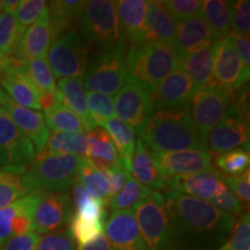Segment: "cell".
Segmentation results:
<instances>
[{"mask_svg":"<svg viewBox=\"0 0 250 250\" xmlns=\"http://www.w3.org/2000/svg\"><path fill=\"white\" fill-rule=\"evenodd\" d=\"M164 199L175 241L183 237L196 246H217L232 233L234 218L210 202L174 191H166Z\"/></svg>","mask_w":250,"mask_h":250,"instance_id":"cell-1","label":"cell"},{"mask_svg":"<svg viewBox=\"0 0 250 250\" xmlns=\"http://www.w3.org/2000/svg\"><path fill=\"white\" fill-rule=\"evenodd\" d=\"M139 139L153 154L189 149L208 151L205 140L190 118L189 108L154 110L139 132Z\"/></svg>","mask_w":250,"mask_h":250,"instance_id":"cell-2","label":"cell"},{"mask_svg":"<svg viewBox=\"0 0 250 250\" xmlns=\"http://www.w3.org/2000/svg\"><path fill=\"white\" fill-rule=\"evenodd\" d=\"M126 83L140 87L152 95L156 87L180 68V57L171 45L145 42L130 46L125 55Z\"/></svg>","mask_w":250,"mask_h":250,"instance_id":"cell-3","label":"cell"},{"mask_svg":"<svg viewBox=\"0 0 250 250\" xmlns=\"http://www.w3.org/2000/svg\"><path fill=\"white\" fill-rule=\"evenodd\" d=\"M83 158L40 153L24 170L22 175L24 187L29 193L67 192L78 181Z\"/></svg>","mask_w":250,"mask_h":250,"instance_id":"cell-4","label":"cell"},{"mask_svg":"<svg viewBox=\"0 0 250 250\" xmlns=\"http://www.w3.org/2000/svg\"><path fill=\"white\" fill-rule=\"evenodd\" d=\"M81 39L101 50L126 48V39L118 20L116 1H86L78 20Z\"/></svg>","mask_w":250,"mask_h":250,"instance_id":"cell-5","label":"cell"},{"mask_svg":"<svg viewBox=\"0 0 250 250\" xmlns=\"http://www.w3.org/2000/svg\"><path fill=\"white\" fill-rule=\"evenodd\" d=\"M134 215L145 250H177L164 196L152 192L134 206Z\"/></svg>","mask_w":250,"mask_h":250,"instance_id":"cell-6","label":"cell"},{"mask_svg":"<svg viewBox=\"0 0 250 250\" xmlns=\"http://www.w3.org/2000/svg\"><path fill=\"white\" fill-rule=\"evenodd\" d=\"M126 80L125 48L101 50L87 64L83 83L87 90L111 96L124 86Z\"/></svg>","mask_w":250,"mask_h":250,"instance_id":"cell-7","label":"cell"},{"mask_svg":"<svg viewBox=\"0 0 250 250\" xmlns=\"http://www.w3.org/2000/svg\"><path fill=\"white\" fill-rule=\"evenodd\" d=\"M235 96V92L224 88L214 80L193 95L189 104V115L205 143L208 133L223 120Z\"/></svg>","mask_w":250,"mask_h":250,"instance_id":"cell-8","label":"cell"},{"mask_svg":"<svg viewBox=\"0 0 250 250\" xmlns=\"http://www.w3.org/2000/svg\"><path fill=\"white\" fill-rule=\"evenodd\" d=\"M88 45L76 29L65 31L50 44L48 62L56 79H83L88 61Z\"/></svg>","mask_w":250,"mask_h":250,"instance_id":"cell-9","label":"cell"},{"mask_svg":"<svg viewBox=\"0 0 250 250\" xmlns=\"http://www.w3.org/2000/svg\"><path fill=\"white\" fill-rule=\"evenodd\" d=\"M206 147L212 154H223L243 147L249 151V125L240 105L234 101L223 120L206 136Z\"/></svg>","mask_w":250,"mask_h":250,"instance_id":"cell-10","label":"cell"},{"mask_svg":"<svg viewBox=\"0 0 250 250\" xmlns=\"http://www.w3.org/2000/svg\"><path fill=\"white\" fill-rule=\"evenodd\" d=\"M37 155L34 144L0 107V168H27Z\"/></svg>","mask_w":250,"mask_h":250,"instance_id":"cell-11","label":"cell"},{"mask_svg":"<svg viewBox=\"0 0 250 250\" xmlns=\"http://www.w3.org/2000/svg\"><path fill=\"white\" fill-rule=\"evenodd\" d=\"M0 85L12 101L31 110H44L56 102L54 96L41 92L14 61L0 78Z\"/></svg>","mask_w":250,"mask_h":250,"instance_id":"cell-12","label":"cell"},{"mask_svg":"<svg viewBox=\"0 0 250 250\" xmlns=\"http://www.w3.org/2000/svg\"><path fill=\"white\" fill-rule=\"evenodd\" d=\"M249 76L250 73L243 67L229 36L215 41L213 56V80L215 83L236 93L237 89L248 83Z\"/></svg>","mask_w":250,"mask_h":250,"instance_id":"cell-13","label":"cell"},{"mask_svg":"<svg viewBox=\"0 0 250 250\" xmlns=\"http://www.w3.org/2000/svg\"><path fill=\"white\" fill-rule=\"evenodd\" d=\"M114 107L118 118L138 133L147 124L154 111L151 95L130 83H126L116 94Z\"/></svg>","mask_w":250,"mask_h":250,"instance_id":"cell-14","label":"cell"},{"mask_svg":"<svg viewBox=\"0 0 250 250\" xmlns=\"http://www.w3.org/2000/svg\"><path fill=\"white\" fill-rule=\"evenodd\" d=\"M72 215V201L66 193H42L34 212L31 230L50 234L67 226Z\"/></svg>","mask_w":250,"mask_h":250,"instance_id":"cell-15","label":"cell"},{"mask_svg":"<svg viewBox=\"0 0 250 250\" xmlns=\"http://www.w3.org/2000/svg\"><path fill=\"white\" fill-rule=\"evenodd\" d=\"M153 158L165 177L217 171L213 166V154L203 149L153 154Z\"/></svg>","mask_w":250,"mask_h":250,"instance_id":"cell-16","label":"cell"},{"mask_svg":"<svg viewBox=\"0 0 250 250\" xmlns=\"http://www.w3.org/2000/svg\"><path fill=\"white\" fill-rule=\"evenodd\" d=\"M41 196L42 193H29L0 210V250L12 237L30 232Z\"/></svg>","mask_w":250,"mask_h":250,"instance_id":"cell-17","label":"cell"},{"mask_svg":"<svg viewBox=\"0 0 250 250\" xmlns=\"http://www.w3.org/2000/svg\"><path fill=\"white\" fill-rule=\"evenodd\" d=\"M0 107L7 112L13 123L35 146L36 152H42L50 137L43 115L39 111L21 107L8 98L0 88Z\"/></svg>","mask_w":250,"mask_h":250,"instance_id":"cell-18","label":"cell"},{"mask_svg":"<svg viewBox=\"0 0 250 250\" xmlns=\"http://www.w3.org/2000/svg\"><path fill=\"white\" fill-rule=\"evenodd\" d=\"M195 95L192 81L181 68L169 74L151 95L154 110L189 108Z\"/></svg>","mask_w":250,"mask_h":250,"instance_id":"cell-19","label":"cell"},{"mask_svg":"<svg viewBox=\"0 0 250 250\" xmlns=\"http://www.w3.org/2000/svg\"><path fill=\"white\" fill-rule=\"evenodd\" d=\"M225 182L218 171H204L192 175H177L166 177L167 191L183 193L206 202H212L220 191Z\"/></svg>","mask_w":250,"mask_h":250,"instance_id":"cell-20","label":"cell"},{"mask_svg":"<svg viewBox=\"0 0 250 250\" xmlns=\"http://www.w3.org/2000/svg\"><path fill=\"white\" fill-rule=\"evenodd\" d=\"M112 250H145L133 210L112 212L104 224Z\"/></svg>","mask_w":250,"mask_h":250,"instance_id":"cell-21","label":"cell"},{"mask_svg":"<svg viewBox=\"0 0 250 250\" xmlns=\"http://www.w3.org/2000/svg\"><path fill=\"white\" fill-rule=\"evenodd\" d=\"M50 44H51V33H50L49 8L46 7L39 20L24 30L13 56V61L15 64L19 65L30 59L46 58Z\"/></svg>","mask_w":250,"mask_h":250,"instance_id":"cell-22","label":"cell"},{"mask_svg":"<svg viewBox=\"0 0 250 250\" xmlns=\"http://www.w3.org/2000/svg\"><path fill=\"white\" fill-rule=\"evenodd\" d=\"M212 42L214 41L212 39L211 31L198 14L177 24L176 34L170 45L177 56L182 58L183 56L191 54Z\"/></svg>","mask_w":250,"mask_h":250,"instance_id":"cell-23","label":"cell"},{"mask_svg":"<svg viewBox=\"0 0 250 250\" xmlns=\"http://www.w3.org/2000/svg\"><path fill=\"white\" fill-rule=\"evenodd\" d=\"M118 20L125 39L132 45L145 43V22L147 14L146 0H120L116 1Z\"/></svg>","mask_w":250,"mask_h":250,"instance_id":"cell-24","label":"cell"},{"mask_svg":"<svg viewBox=\"0 0 250 250\" xmlns=\"http://www.w3.org/2000/svg\"><path fill=\"white\" fill-rule=\"evenodd\" d=\"M214 42L180 58V68L191 79L195 94L213 81Z\"/></svg>","mask_w":250,"mask_h":250,"instance_id":"cell-25","label":"cell"},{"mask_svg":"<svg viewBox=\"0 0 250 250\" xmlns=\"http://www.w3.org/2000/svg\"><path fill=\"white\" fill-rule=\"evenodd\" d=\"M177 23L168 13L164 2L159 0L147 1L145 22V42H158L170 45L176 34Z\"/></svg>","mask_w":250,"mask_h":250,"instance_id":"cell-26","label":"cell"},{"mask_svg":"<svg viewBox=\"0 0 250 250\" xmlns=\"http://www.w3.org/2000/svg\"><path fill=\"white\" fill-rule=\"evenodd\" d=\"M129 174L137 182L149 190L165 189L166 177L156 166L153 154L140 139L137 140L134 147Z\"/></svg>","mask_w":250,"mask_h":250,"instance_id":"cell-27","label":"cell"},{"mask_svg":"<svg viewBox=\"0 0 250 250\" xmlns=\"http://www.w3.org/2000/svg\"><path fill=\"white\" fill-rule=\"evenodd\" d=\"M61 95V103L73 111L83 122L85 132H90L96 127L90 117L86 102V93L83 89V81L80 78H65L59 79L57 86Z\"/></svg>","mask_w":250,"mask_h":250,"instance_id":"cell-28","label":"cell"},{"mask_svg":"<svg viewBox=\"0 0 250 250\" xmlns=\"http://www.w3.org/2000/svg\"><path fill=\"white\" fill-rule=\"evenodd\" d=\"M88 154L87 160L100 170L105 171L112 166L121 164V159L114 143L107 131L102 127H95L87 134Z\"/></svg>","mask_w":250,"mask_h":250,"instance_id":"cell-29","label":"cell"},{"mask_svg":"<svg viewBox=\"0 0 250 250\" xmlns=\"http://www.w3.org/2000/svg\"><path fill=\"white\" fill-rule=\"evenodd\" d=\"M86 1L81 0H57L48 5L50 18L51 43L65 31L70 30L72 24L79 20Z\"/></svg>","mask_w":250,"mask_h":250,"instance_id":"cell-30","label":"cell"},{"mask_svg":"<svg viewBox=\"0 0 250 250\" xmlns=\"http://www.w3.org/2000/svg\"><path fill=\"white\" fill-rule=\"evenodd\" d=\"M114 143L115 147L117 149L118 156H120L123 168L129 173L131 159H132L134 147H136V138H134V130L126 124L125 122L121 121L118 117H112L107 122H104L101 126Z\"/></svg>","mask_w":250,"mask_h":250,"instance_id":"cell-31","label":"cell"},{"mask_svg":"<svg viewBox=\"0 0 250 250\" xmlns=\"http://www.w3.org/2000/svg\"><path fill=\"white\" fill-rule=\"evenodd\" d=\"M199 15L208 24L213 41L227 36L230 29V2L225 0H205Z\"/></svg>","mask_w":250,"mask_h":250,"instance_id":"cell-32","label":"cell"},{"mask_svg":"<svg viewBox=\"0 0 250 250\" xmlns=\"http://www.w3.org/2000/svg\"><path fill=\"white\" fill-rule=\"evenodd\" d=\"M41 154H66L83 156L88 154V142L85 132H54ZM37 153V154H40Z\"/></svg>","mask_w":250,"mask_h":250,"instance_id":"cell-33","label":"cell"},{"mask_svg":"<svg viewBox=\"0 0 250 250\" xmlns=\"http://www.w3.org/2000/svg\"><path fill=\"white\" fill-rule=\"evenodd\" d=\"M19 66L41 92L54 96L56 101L61 103V95L56 85L54 73L46 58L30 59L22 64H19Z\"/></svg>","mask_w":250,"mask_h":250,"instance_id":"cell-34","label":"cell"},{"mask_svg":"<svg viewBox=\"0 0 250 250\" xmlns=\"http://www.w3.org/2000/svg\"><path fill=\"white\" fill-rule=\"evenodd\" d=\"M72 202L74 206V215L90 221H100L104 224L107 218L105 203L94 198L86 191L79 181H77L72 190Z\"/></svg>","mask_w":250,"mask_h":250,"instance_id":"cell-35","label":"cell"},{"mask_svg":"<svg viewBox=\"0 0 250 250\" xmlns=\"http://www.w3.org/2000/svg\"><path fill=\"white\" fill-rule=\"evenodd\" d=\"M43 118L48 129L54 132H85L80 118L57 101L44 109Z\"/></svg>","mask_w":250,"mask_h":250,"instance_id":"cell-36","label":"cell"},{"mask_svg":"<svg viewBox=\"0 0 250 250\" xmlns=\"http://www.w3.org/2000/svg\"><path fill=\"white\" fill-rule=\"evenodd\" d=\"M24 170L26 168L4 167L0 175V210L29 195L22 181Z\"/></svg>","mask_w":250,"mask_h":250,"instance_id":"cell-37","label":"cell"},{"mask_svg":"<svg viewBox=\"0 0 250 250\" xmlns=\"http://www.w3.org/2000/svg\"><path fill=\"white\" fill-rule=\"evenodd\" d=\"M152 192V190L137 182L126 171V181L123 188L120 192L109 199L107 205L112 212L130 210L132 206H136L138 203L147 198Z\"/></svg>","mask_w":250,"mask_h":250,"instance_id":"cell-38","label":"cell"},{"mask_svg":"<svg viewBox=\"0 0 250 250\" xmlns=\"http://www.w3.org/2000/svg\"><path fill=\"white\" fill-rule=\"evenodd\" d=\"M78 181L83 184V187L90 196L107 204L109 199L107 175L103 170H100L90 165L86 156L81 162Z\"/></svg>","mask_w":250,"mask_h":250,"instance_id":"cell-39","label":"cell"},{"mask_svg":"<svg viewBox=\"0 0 250 250\" xmlns=\"http://www.w3.org/2000/svg\"><path fill=\"white\" fill-rule=\"evenodd\" d=\"M23 33L14 15L0 13V51L6 57L13 58Z\"/></svg>","mask_w":250,"mask_h":250,"instance_id":"cell-40","label":"cell"},{"mask_svg":"<svg viewBox=\"0 0 250 250\" xmlns=\"http://www.w3.org/2000/svg\"><path fill=\"white\" fill-rule=\"evenodd\" d=\"M215 166L228 176H235L249 169L250 155L245 148H235L225 152L215 158Z\"/></svg>","mask_w":250,"mask_h":250,"instance_id":"cell-41","label":"cell"},{"mask_svg":"<svg viewBox=\"0 0 250 250\" xmlns=\"http://www.w3.org/2000/svg\"><path fill=\"white\" fill-rule=\"evenodd\" d=\"M86 102L90 117L98 126H101L104 122L115 116L114 101L111 96L87 90Z\"/></svg>","mask_w":250,"mask_h":250,"instance_id":"cell-42","label":"cell"},{"mask_svg":"<svg viewBox=\"0 0 250 250\" xmlns=\"http://www.w3.org/2000/svg\"><path fill=\"white\" fill-rule=\"evenodd\" d=\"M68 225H70L68 230H70L74 241L79 246V249L86 246L87 243L92 242L93 240H95L100 234L103 233V228H104L103 223L86 220V219L79 218L74 214L72 215Z\"/></svg>","mask_w":250,"mask_h":250,"instance_id":"cell-43","label":"cell"},{"mask_svg":"<svg viewBox=\"0 0 250 250\" xmlns=\"http://www.w3.org/2000/svg\"><path fill=\"white\" fill-rule=\"evenodd\" d=\"M219 250H250V218L249 212L243 213Z\"/></svg>","mask_w":250,"mask_h":250,"instance_id":"cell-44","label":"cell"},{"mask_svg":"<svg viewBox=\"0 0 250 250\" xmlns=\"http://www.w3.org/2000/svg\"><path fill=\"white\" fill-rule=\"evenodd\" d=\"M48 7V2L44 0H21L14 13L19 26L26 30L28 27L39 20L44 9Z\"/></svg>","mask_w":250,"mask_h":250,"instance_id":"cell-45","label":"cell"},{"mask_svg":"<svg viewBox=\"0 0 250 250\" xmlns=\"http://www.w3.org/2000/svg\"><path fill=\"white\" fill-rule=\"evenodd\" d=\"M162 2L175 22H183L198 15L203 4L201 0H167Z\"/></svg>","mask_w":250,"mask_h":250,"instance_id":"cell-46","label":"cell"},{"mask_svg":"<svg viewBox=\"0 0 250 250\" xmlns=\"http://www.w3.org/2000/svg\"><path fill=\"white\" fill-rule=\"evenodd\" d=\"M230 2V26L233 33L249 35L250 30V2L249 0H237Z\"/></svg>","mask_w":250,"mask_h":250,"instance_id":"cell-47","label":"cell"},{"mask_svg":"<svg viewBox=\"0 0 250 250\" xmlns=\"http://www.w3.org/2000/svg\"><path fill=\"white\" fill-rule=\"evenodd\" d=\"M221 179L229 188L230 191L235 195L240 204L246 205L248 208L250 203V170L247 169L242 174L235 176L221 174Z\"/></svg>","mask_w":250,"mask_h":250,"instance_id":"cell-48","label":"cell"},{"mask_svg":"<svg viewBox=\"0 0 250 250\" xmlns=\"http://www.w3.org/2000/svg\"><path fill=\"white\" fill-rule=\"evenodd\" d=\"M36 250H76V241L68 229L59 230L42 237Z\"/></svg>","mask_w":250,"mask_h":250,"instance_id":"cell-49","label":"cell"},{"mask_svg":"<svg viewBox=\"0 0 250 250\" xmlns=\"http://www.w3.org/2000/svg\"><path fill=\"white\" fill-rule=\"evenodd\" d=\"M211 203L233 218L237 217V215L241 213L242 205L237 201L235 195L230 191L229 188L226 186V183L224 184L220 191L218 192V195L215 196V198Z\"/></svg>","mask_w":250,"mask_h":250,"instance_id":"cell-50","label":"cell"},{"mask_svg":"<svg viewBox=\"0 0 250 250\" xmlns=\"http://www.w3.org/2000/svg\"><path fill=\"white\" fill-rule=\"evenodd\" d=\"M41 240L40 234L33 230L23 235L12 237L5 243L1 250H36Z\"/></svg>","mask_w":250,"mask_h":250,"instance_id":"cell-51","label":"cell"},{"mask_svg":"<svg viewBox=\"0 0 250 250\" xmlns=\"http://www.w3.org/2000/svg\"><path fill=\"white\" fill-rule=\"evenodd\" d=\"M107 175L108 186H109V199L114 197L116 193L121 191V189L125 184V180H126V170L123 168V165L118 164L112 166L104 171ZM108 199V201H109Z\"/></svg>","mask_w":250,"mask_h":250,"instance_id":"cell-52","label":"cell"},{"mask_svg":"<svg viewBox=\"0 0 250 250\" xmlns=\"http://www.w3.org/2000/svg\"><path fill=\"white\" fill-rule=\"evenodd\" d=\"M230 42L236 50L237 55L241 59L245 70L250 73V42L249 35H239V34L232 33L228 34Z\"/></svg>","mask_w":250,"mask_h":250,"instance_id":"cell-53","label":"cell"},{"mask_svg":"<svg viewBox=\"0 0 250 250\" xmlns=\"http://www.w3.org/2000/svg\"><path fill=\"white\" fill-rule=\"evenodd\" d=\"M80 250H112V248L107 240V237L102 233L95 240H93L92 242L83 246Z\"/></svg>","mask_w":250,"mask_h":250,"instance_id":"cell-54","label":"cell"},{"mask_svg":"<svg viewBox=\"0 0 250 250\" xmlns=\"http://www.w3.org/2000/svg\"><path fill=\"white\" fill-rule=\"evenodd\" d=\"M18 6H19V0H5V1H2L1 11L2 13L14 15Z\"/></svg>","mask_w":250,"mask_h":250,"instance_id":"cell-55","label":"cell"},{"mask_svg":"<svg viewBox=\"0 0 250 250\" xmlns=\"http://www.w3.org/2000/svg\"><path fill=\"white\" fill-rule=\"evenodd\" d=\"M12 62H13V59L6 57V56L0 51V78L4 74V72L11 66Z\"/></svg>","mask_w":250,"mask_h":250,"instance_id":"cell-56","label":"cell"},{"mask_svg":"<svg viewBox=\"0 0 250 250\" xmlns=\"http://www.w3.org/2000/svg\"><path fill=\"white\" fill-rule=\"evenodd\" d=\"M1 8H2V1H0V13H1Z\"/></svg>","mask_w":250,"mask_h":250,"instance_id":"cell-57","label":"cell"},{"mask_svg":"<svg viewBox=\"0 0 250 250\" xmlns=\"http://www.w3.org/2000/svg\"><path fill=\"white\" fill-rule=\"evenodd\" d=\"M2 171H4V168H0V175L2 174Z\"/></svg>","mask_w":250,"mask_h":250,"instance_id":"cell-58","label":"cell"}]
</instances>
